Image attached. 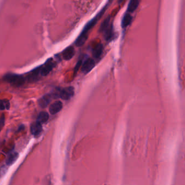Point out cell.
I'll return each instance as SVG.
<instances>
[{
    "mask_svg": "<svg viewBox=\"0 0 185 185\" xmlns=\"http://www.w3.org/2000/svg\"><path fill=\"white\" fill-rule=\"evenodd\" d=\"M103 46L101 43H97L92 48V55L95 59H99L103 54Z\"/></svg>",
    "mask_w": 185,
    "mask_h": 185,
    "instance_id": "cell-8",
    "label": "cell"
},
{
    "mask_svg": "<svg viewBox=\"0 0 185 185\" xmlns=\"http://www.w3.org/2000/svg\"><path fill=\"white\" fill-rule=\"evenodd\" d=\"M74 94V87H67L62 89H59V98L63 100H68L73 96Z\"/></svg>",
    "mask_w": 185,
    "mask_h": 185,
    "instance_id": "cell-3",
    "label": "cell"
},
{
    "mask_svg": "<svg viewBox=\"0 0 185 185\" xmlns=\"http://www.w3.org/2000/svg\"><path fill=\"white\" fill-rule=\"evenodd\" d=\"M111 24L110 17H107V18H106L103 21L102 23L101 24V26H100V28H99V32L103 33Z\"/></svg>",
    "mask_w": 185,
    "mask_h": 185,
    "instance_id": "cell-16",
    "label": "cell"
},
{
    "mask_svg": "<svg viewBox=\"0 0 185 185\" xmlns=\"http://www.w3.org/2000/svg\"><path fill=\"white\" fill-rule=\"evenodd\" d=\"M49 116L48 113L46 111H42L39 114L37 117V121L42 123H45L48 120Z\"/></svg>",
    "mask_w": 185,
    "mask_h": 185,
    "instance_id": "cell-15",
    "label": "cell"
},
{
    "mask_svg": "<svg viewBox=\"0 0 185 185\" xmlns=\"http://www.w3.org/2000/svg\"><path fill=\"white\" fill-rule=\"evenodd\" d=\"M103 35V37L106 41H110L114 37V32H113V25L111 24L110 26L107 27L106 29L102 33Z\"/></svg>",
    "mask_w": 185,
    "mask_h": 185,
    "instance_id": "cell-12",
    "label": "cell"
},
{
    "mask_svg": "<svg viewBox=\"0 0 185 185\" xmlns=\"http://www.w3.org/2000/svg\"><path fill=\"white\" fill-rule=\"evenodd\" d=\"M3 101H4V105H5V107H6V109L9 110L10 107V104L9 101L8 100H7V99H4Z\"/></svg>",
    "mask_w": 185,
    "mask_h": 185,
    "instance_id": "cell-19",
    "label": "cell"
},
{
    "mask_svg": "<svg viewBox=\"0 0 185 185\" xmlns=\"http://www.w3.org/2000/svg\"><path fill=\"white\" fill-rule=\"evenodd\" d=\"M132 19L133 18L131 13L127 12L124 14L121 21V26L123 28H127L128 26L131 25L132 21Z\"/></svg>",
    "mask_w": 185,
    "mask_h": 185,
    "instance_id": "cell-13",
    "label": "cell"
},
{
    "mask_svg": "<svg viewBox=\"0 0 185 185\" xmlns=\"http://www.w3.org/2000/svg\"><path fill=\"white\" fill-rule=\"evenodd\" d=\"M42 127L41 123L36 121L33 122L30 125V132L34 136H39L42 132Z\"/></svg>",
    "mask_w": 185,
    "mask_h": 185,
    "instance_id": "cell-6",
    "label": "cell"
},
{
    "mask_svg": "<svg viewBox=\"0 0 185 185\" xmlns=\"http://www.w3.org/2000/svg\"><path fill=\"white\" fill-rule=\"evenodd\" d=\"M140 0H130L127 7V12L132 13L137 10L139 6Z\"/></svg>",
    "mask_w": 185,
    "mask_h": 185,
    "instance_id": "cell-14",
    "label": "cell"
},
{
    "mask_svg": "<svg viewBox=\"0 0 185 185\" xmlns=\"http://www.w3.org/2000/svg\"><path fill=\"white\" fill-rule=\"evenodd\" d=\"M6 109V107L3 100H0V110H4Z\"/></svg>",
    "mask_w": 185,
    "mask_h": 185,
    "instance_id": "cell-20",
    "label": "cell"
},
{
    "mask_svg": "<svg viewBox=\"0 0 185 185\" xmlns=\"http://www.w3.org/2000/svg\"><path fill=\"white\" fill-rule=\"evenodd\" d=\"M55 66V64L51 59L49 60L47 63L45 65V66L43 67L41 71V74L42 76H46L48 75L49 73L51 72V70L53 69Z\"/></svg>",
    "mask_w": 185,
    "mask_h": 185,
    "instance_id": "cell-9",
    "label": "cell"
},
{
    "mask_svg": "<svg viewBox=\"0 0 185 185\" xmlns=\"http://www.w3.org/2000/svg\"><path fill=\"white\" fill-rule=\"evenodd\" d=\"M75 53V48L72 46L67 47L62 51V57L65 60H69L73 58Z\"/></svg>",
    "mask_w": 185,
    "mask_h": 185,
    "instance_id": "cell-5",
    "label": "cell"
},
{
    "mask_svg": "<svg viewBox=\"0 0 185 185\" xmlns=\"http://www.w3.org/2000/svg\"><path fill=\"white\" fill-rule=\"evenodd\" d=\"M53 98V95L51 93L43 95L41 98H40L38 101V103L40 107L45 108L47 107L49 104V103L51 101V99Z\"/></svg>",
    "mask_w": 185,
    "mask_h": 185,
    "instance_id": "cell-7",
    "label": "cell"
},
{
    "mask_svg": "<svg viewBox=\"0 0 185 185\" xmlns=\"http://www.w3.org/2000/svg\"><path fill=\"white\" fill-rule=\"evenodd\" d=\"M125 0H118V2L119 3H123V1H125Z\"/></svg>",
    "mask_w": 185,
    "mask_h": 185,
    "instance_id": "cell-22",
    "label": "cell"
},
{
    "mask_svg": "<svg viewBox=\"0 0 185 185\" xmlns=\"http://www.w3.org/2000/svg\"><path fill=\"white\" fill-rule=\"evenodd\" d=\"M82 60H80L77 61V64L75 67V72H77L80 67L82 66Z\"/></svg>",
    "mask_w": 185,
    "mask_h": 185,
    "instance_id": "cell-18",
    "label": "cell"
},
{
    "mask_svg": "<svg viewBox=\"0 0 185 185\" xmlns=\"http://www.w3.org/2000/svg\"><path fill=\"white\" fill-rule=\"evenodd\" d=\"M62 109V103L60 101H56L51 104L49 107V112L51 115H55L60 112Z\"/></svg>",
    "mask_w": 185,
    "mask_h": 185,
    "instance_id": "cell-11",
    "label": "cell"
},
{
    "mask_svg": "<svg viewBox=\"0 0 185 185\" xmlns=\"http://www.w3.org/2000/svg\"><path fill=\"white\" fill-rule=\"evenodd\" d=\"M19 154L16 151H12L9 154L6 159V164L8 166H12L17 161Z\"/></svg>",
    "mask_w": 185,
    "mask_h": 185,
    "instance_id": "cell-10",
    "label": "cell"
},
{
    "mask_svg": "<svg viewBox=\"0 0 185 185\" xmlns=\"http://www.w3.org/2000/svg\"><path fill=\"white\" fill-rule=\"evenodd\" d=\"M95 66V63L93 59L88 58L86 59L81 66V71L84 74L91 72Z\"/></svg>",
    "mask_w": 185,
    "mask_h": 185,
    "instance_id": "cell-4",
    "label": "cell"
},
{
    "mask_svg": "<svg viewBox=\"0 0 185 185\" xmlns=\"http://www.w3.org/2000/svg\"><path fill=\"white\" fill-rule=\"evenodd\" d=\"M25 129V125H21L18 128L17 130V133H19L21 131H23Z\"/></svg>",
    "mask_w": 185,
    "mask_h": 185,
    "instance_id": "cell-21",
    "label": "cell"
},
{
    "mask_svg": "<svg viewBox=\"0 0 185 185\" xmlns=\"http://www.w3.org/2000/svg\"><path fill=\"white\" fill-rule=\"evenodd\" d=\"M4 80L15 87H20L25 84V79L22 76L8 75L4 77Z\"/></svg>",
    "mask_w": 185,
    "mask_h": 185,
    "instance_id": "cell-2",
    "label": "cell"
},
{
    "mask_svg": "<svg viewBox=\"0 0 185 185\" xmlns=\"http://www.w3.org/2000/svg\"><path fill=\"white\" fill-rule=\"evenodd\" d=\"M104 11L105 10H103V11L97 15V16H95L87 23V25L85 26V28L82 31V32H81L80 35H79V37H77L75 42V44L77 46L80 47L83 46L85 45L86 41L88 38L89 33L90 32V31L95 26L101 16H102L103 13H104Z\"/></svg>",
    "mask_w": 185,
    "mask_h": 185,
    "instance_id": "cell-1",
    "label": "cell"
},
{
    "mask_svg": "<svg viewBox=\"0 0 185 185\" xmlns=\"http://www.w3.org/2000/svg\"><path fill=\"white\" fill-rule=\"evenodd\" d=\"M5 125V116L2 114L0 117V132L3 129V127Z\"/></svg>",
    "mask_w": 185,
    "mask_h": 185,
    "instance_id": "cell-17",
    "label": "cell"
}]
</instances>
